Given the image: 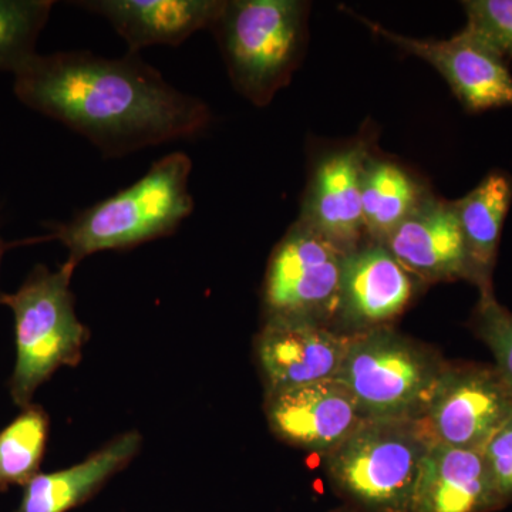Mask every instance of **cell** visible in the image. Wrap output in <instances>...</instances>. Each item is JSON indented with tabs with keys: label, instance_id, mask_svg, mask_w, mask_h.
I'll return each instance as SVG.
<instances>
[{
	"label": "cell",
	"instance_id": "cell-1",
	"mask_svg": "<svg viewBox=\"0 0 512 512\" xmlns=\"http://www.w3.org/2000/svg\"><path fill=\"white\" fill-rule=\"evenodd\" d=\"M20 103L86 137L106 157L194 138L210 127L208 104L180 92L138 53H37L13 74Z\"/></svg>",
	"mask_w": 512,
	"mask_h": 512
},
{
	"label": "cell",
	"instance_id": "cell-2",
	"mask_svg": "<svg viewBox=\"0 0 512 512\" xmlns=\"http://www.w3.org/2000/svg\"><path fill=\"white\" fill-rule=\"evenodd\" d=\"M192 161L183 151L151 165L137 183L77 212L64 222H46L47 234L26 245L59 241L67 259L79 265L87 256L123 251L173 235L194 211L190 192Z\"/></svg>",
	"mask_w": 512,
	"mask_h": 512
},
{
	"label": "cell",
	"instance_id": "cell-3",
	"mask_svg": "<svg viewBox=\"0 0 512 512\" xmlns=\"http://www.w3.org/2000/svg\"><path fill=\"white\" fill-rule=\"evenodd\" d=\"M76 268L69 259L56 269L36 265L18 291L0 299L15 319L16 362L9 392L22 409L60 367L76 366L89 342L90 330L77 316L70 288Z\"/></svg>",
	"mask_w": 512,
	"mask_h": 512
},
{
	"label": "cell",
	"instance_id": "cell-4",
	"mask_svg": "<svg viewBox=\"0 0 512 512\" xmlns=\"http://www.w3.org/2000/svg\"><path fill=\"white\" fill-rule=\"evenodd\" d=\"M309 5L299 0H225L212 32L229 79L258 107L291 82L308 39Z\"/></svg>",
	"mask_w": 512,
	"mask_h": 512
},
{
	"label": "cell",
	"instance_id": "cell-5",
	"mask_svg": "<svg viewBox=\"0 0 512 512\" xmlns=\"http://www.w3.org/2000/svg\"><path fill=\"white\" fill-rule=\"evenodd\" d=\"M431 441L420 421L365 420L328 454V476L359 512H413Z\"/></svg>",
	"mask_w": 512,
	"mask_h": 512
},
{
	"label": "cell",
	"instance_id": "cell-6",
	"mask_svg": "<svg viewBox=\"0 0 512 512\" xmlns=\"http://www.w3.org/2000/svg\"><path fill=\"white\" fill-rule=\"evenodd\" d=\"M447 366L382 326L353 333L336 380L355 397L365 420L419 421Z\"/></svg>",
	"mask_w": 512,
	"mask_h": 512
},
{
	"label": "cell",
	"instance_id": "cell-7",
	"mask_svg": "<svg viewBox=\"0 0 512 512\" xmlns=\"http://www.w3.org/2000/svg\"><path fill=\"white\" fill-rule=\"evenodd\" d=\"M345 255L338 245L296 220L269 258L262 288L265 319L325 323L335 316Z\"/></svg>",
	"mask_w": 512,
	"mask_h": 512
},
{
	"label": "cell",
	"instance_id": "cell-8",
	"mask_svg": "<svg viewBox=\"0 0 512 512\" xmlns=\"http://www.w3.org/2000/svg\"><path fill=\"white\" fill-rule=\"evenodd\" d=\"M512 416V389L495 366L448 365L420 424L431 443L481 450Z\"/></svg>",
	"mask_w": 512,
	"mask_h": 512
},
{
	"label": "cell",
	"instance_id": "cell-9",
	"mask_svg": "<svg viewBox=\"0 0 512 512\" xmlns=\"http://www.w3.org/2000/svg\"><path fill=\"white\" fill-rule=\"evenodd\" d=\"M360 20L407 55L431 64L470 113L512 107V74L504 57L470 30L447 40L414 39Z\"/></svg>",
	"mask_w": 512,
	"mask_h": 512
},
{
	"label": "cell",
	"instance_id": "cell-10",
	"mask_svg": "<svg viewBox=\"0 0 512 512\" xmlns=\"http://www.w3.org/2000/svg\"><path fill=\"white\" fill-rule=\"evenodd\" d=\"M265 413L278 439L328 454L365 421L355 397L336 379L269 390Z\"/></svg>",
	"mask_w": 512,
	"mask_h": 512
},
{
	"label": "cell",
	"instance_id": "cell-11",
	"mask_svg": "<svg viewBox=\"0 0 512 512\" xmlns=\"http://www.w3.org/2000/svg\"><path fill=\"white\" fill-rule=\"evenodd\" d=\"M350 342L316 320L266 318L255 348L268 392L336 379Z\"/></svg>",
	"mask_w": 512,
	"mask_h": 512
},
{
	"label": "cell",
	"instance_id": "cell-12",
	"mask_svg": "<svg viewBox=\"0 0 512 512\" xmlns=\"http://www.w3.org/2000/svg\"><path fill=\"white\" fill-rule=\"evenodd\" d=\"M369 157L365 141L320 158L306 187L298 220L343 251L366 238L362 211V173Z\"/></svg>",
	"mask_w": 512,
	"mask_h": 512
},
{
	"label": "cell",
	"instance_id": "cell-13",
	"mask_svg": "<svg viewBox=\"0 0 512 512\" xmlns=\"http://www.w3.org/2000/svg\"><path fill=\"white\" fill-rule=\"evenodd\" d=\"M380 244L416 279L471 282L470 262L453 201L440 200L430 192Z\"/></svg>",
	"mask_w": 512,
	"mask_h": 512
},
{
	"label": "cell",
	"instance_id": "cell-14",
	"mask_svg": "<svg viewBox=\"0 0 512 512\" xmlns=\"http://www.w3.org/2000/svg\"><path fill=\"white\" fill-rule=\"evenodd\" d=\"M414 279L380 242L363 241L346 252L336 315L359 332L382 328L409 306Z\"/></svg>",
	"mask_w": 512,
	"mask_h": 512
},
{
	"label": "cell",
	"instance_id": "cell-15",
	"mask_svg": "<svg viewBox=\"0 0 512 512\" xmlns=\"http://www.w3.org/2000/svg\"><path fill=\"white\" fill-rule=\"evenodd\" d=\"M77 8L106 19L128 46H180L200 30H211L225 0H80Z\"/></svg>",
	"mask_w": 512,
	"mask_h": 512
},
{
	"label": "cell",
	"instance_id": "cell-16",
	"mask_svg": "<svg viewBox=\"0 0 512 512\" xmlns=\"http://www.w3.org/2000/svg\"><path fill=\"white\" fill-rule=\"evenodd\" d=\"M500 510L481 450L430 444L421 463L413 512Z\"/></svg>",
	"mask_w": 512,
	"mask_h": 512
},
{
	"label": "cell",
	"instance_id": "cell-17",
	"mask_svg": "<svg viewBox=\"0 0 512 512\" xmlns=\"http://www.w3.org/2000/svg\"><path fill=\"white\" fill-rule=\"evenodd\" d=\"M141 444L138 431H126L79 464L37 474L23 487L15 512H69L80 507L134 460Z\"/></svg>",
	"mask_w": 512,
	"mask_h": 512
},
{
	"label": "cell",
	"instance_id": "cell-18",
	"mask_svg": "<svg viewBox=\"0 0 512 512\" xmlns=\"http://www.w3.org/2000/svg\"><path fill=\"white\" fill-rule=\"evenodd\" d=\"M512 204V177L491 171L466 197L453 201L468 262L471 282L481 292L493 291V272L505 217Z\"/></svg>",
	"mask_w": 512,
	"mask_h": 512
},
{
	"label": "cell",
	"instance_id": "cell-19",
	"mask_svg": "<svg viewBox=\"0 0 512 512\" xmlns=\"http://www.w3.org/2000/svg\"><path fill=\"white\" fill-rule=\"evenodd\" d=\"M429 194L402 165L369 154L362 173L366 238L382 242Z\"/></svg>",
	"mask_w": 512,
	"mask_h": 512
},
{
	"label": "cell",
	"instance_id": "cell-20",
	"mask_svg": "<svg viewBox=\"0 0 512 512\" xmlns=\"http://www.w3.org/2000/svg\"><path fill=\"white\" fill-rule=\"evenodd\" d=\"M49 437V416L30 404L0 431V493L12 485L25 487L39 474Z\"/></svg>",
	"mask_w": 512,
	"mask_h": 512
},
{
	"label": "cell",
	"instance_id": "cell-21",
	"mask_svg": "<svg viewBox=\"0 0 512 512\" xmlns=\"http://www.w3.org/2000/svg\"><path fill=\"white\" fill-rule=\"evenodd\" d=\"M53 8V0H0V73H18L39 53Z\"/></svg>",
	"mask_w": 512,
	"mask_h": 512
},
{
	"label": "cell",
	"instance_id": "cell-22",
	"mask_svg": "<svg viewBox=\"0 0 512 512\" xmlns=\"http://www.w3.org/2000/svg\"><path fill=\"white\" fill-rule=\"evenodd\" d=\"M471 328L490 349L495 369L512 389V312L495 299L493 291L480 293Z\"/></svg>",
	"mask_w": 512,
	"mask_h": 512
},
{
	"label": "cell",
	"instance_id": "cell-23",
	"mask_svg": "<svg viewBox=\"0 0 512 512\" xmlns=\"http://www.w3.org/2000/svg\"><path fill=\"white\" fill-rule=\"evenodd\" d=\"M466 29L501 56L512 57V0H467Z\"/></svg>",
	"mask_w": 512,
	"mask_h": 512
},
{
	"label": "cell",
	"instance_id": "cell-24",
	"mask_svg": "<svg viewBox=\"0 0 512 512\" xmlns=\"http://www.w3.org/2000/svg\"><path fill=\"white\" fill-rule=\"evenodd\" d=\"M501 508L512 504V416L481 448Z\"/></svg>",
	"mask_w": 512,
	"mask_h": 512
},
{
	"label": "cell",
	"instance_id": "cell-25",
	"mask_svg": "<svg viewBox=\"0 0 512 512\" xmlns=\"http://www.w3.org/2000/svg\"><path fill=\"white\" fill-rule=\"evenodd\" d=\"M0 224H2V222H0ZM19 245H22L20 244V241H6V239L2 237V232H0V265H2V259L6 252H8L10 248L19 247ZM2 295L3 293L0 292V299H2Z\"/></svg>",
	"mask_w": 512,
	"mask_h": 512
},
{
	"label": "cell",
	"instance_id": "cell-26",
	"mask_svg": "<svg viewBox=\"0 0 512 512\" xmlns=\"http://www.w3.org/2000/svg\"><path fill=\"white\" fill-rule=\"evenodd\" d=\"M332 512H359L357 510H355V508H352V507H345V508H340V510H336V511H332Z\"/></svg>",
	"mask_w": 512,
	"mask_h": 512
}]
</instances>
